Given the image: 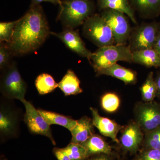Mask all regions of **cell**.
<instances>
[{
	"mask_svg": "<svg viewBox=\"0 0 160 160\" xmlns=\"http://www.w3.org/2000/svg\"><path fill=\"white\" fill-rule=\"evenodd\" d=\"M120 144L123 150L130 154H135L142 145L144 132L135 121L124 126L121 130Z\"/></svg>",
	"mask_w": 160,
	"mask_h": 160,
	"instance_id": "8fae6325",
	"label": "cell"
},
{
	"mask_svg": "<svg viewBox=\"0 0 160 160\" xmlns=\"http://www.w3.org/2000/svg\"><path fill=\"white\" fill-rule=\"evenodd\" d=\"M120 100L117 95L109 92L103 96L101 99L102 108L109 112L116 111L119 107Z\"/></svg>",
	"mask_w": 160,
	"mask_h": 160,
	"instance_id": "d4e9b609",
	"label": "cell"
},
{
	"mask_svg": "<svg viewBox=\"0 0 160 160\" xmlns=\"http://www.w3.org/2000/svg\"><path fill=\"white\" fill-rule=\"evenodd\" d=\"M100 15L110 26L114 35L115 44L126 45L131 33L126 15L111 9H104Z\"/></svg>",
	"mask_w": 160,
	"mask_h": 160,
	"instance_id": "9c48e42d",
	"label": "cell"
},
{
	"mask_svg": "<svg viewBox=\"0 0 160 160\" xmlns=\"http://www.w3.org/2000/svg\"><path fill=\"white\" fill-rule=\"evenodd\" d=\"M140 90L144 102H153L155 98L157 96V86L153 78V72H151L148 74Z\"/></svg>",
	"mask_w": 160,
	"mask_h": 160,
	"instance_id": "44dd1931",
	"label": "cell"
},
{
	"mask_svg": "<svg viewBox=\"0 0 160 160\" xmlns=\"http://www.w3.org/2000/svg\"><path fill=\"white\" fill-rule=\"evenodd\" d=\"M154 49L157 51L158 53L160 55V30L159 32L158 35L157 40Z\"/></svg>",
	"mask_w": 160,
	"mask_h": 160,
	"instance_id": "836d02e7",
	"label": "cell"
},
{
	"mask_svg": "<svg viewBox=\"0 0 160 160\" xmlns=\"http://www.w3.org/2000/svg\"><path fill=\"white\" fill-rule=\"evenodd\" d=\"M38 110L49 126L59 125L65 127L70 132L77 123V120L73 119L69 117L42 109Z\"/></svg>",
	"mask_w": 160,
	"mask_h": 160,
	"instance_id": "ffe728a7",
	"label": "cell"
},
{
	"mask_svg": "<svg viewBox=\"0 0 160 160\" xmlns=\"http://www.w3.org/2000/svg\"><path fill=\"white\" fill-rule=\"evenodd\" d=\"M85 160H112L111 155L105 154V153H101L94 155L86 158Z\"/></svg>",
	"mask_w": 160,
	"mask_h": 160,
	"instance_id": "4dcf8cb0",
	"label": "cell"
},
{
	"mask_svg": "<svg viewBox=\"0 0 160 160\" xmlns=\"http://www.w3.org/2000/svg\"><path fill=\"white\" fill-rule=\"evenodd\" d=\"M39 93L41 95L50 93L58 87V83L48 73H42L37 78L35 82Z\"/></svg>",
	"mask_w": 160,
	"mask_h": 160,
	"instance_id": "7402d4cb",
	"label": "cell"
},
{
	"mask_svg": "<svg viewBox=\"0 0 160 160\" xmlns=\"http://www.w3.org/2000/svg\"><path fill=\"white\" fill-rule=\"evenodd\" d=\"M57 19L65 28L73 29L83 25L93 15L94 6L90 0H63Z\"/></svg>",
	"mask_w": 160,
	"mask_h": 160,
	"instance_id": "7a4b0ae2",
	"label": "cell"
},
{
	"mask_svg": "<svg viewBox=\"0 0 160 160\" xmlns=\"http://www.w3.org/2000/svg\"><path fill=\"white\" fill-rule=\"evenodd\" d=\"M89 61L97 73L119 61L132 62V52L126 45L104 46L92 52Z\"/></svg>",
	"mask_w": 160,
	"mask_h": 160,
	"instance_id": "3957f363",
	"label": "cell"
},
{
	"mask_svg": "<svg viewBox=\"0 0 160 160\" xmlns=\"http://www.w3.org/2000/svg\"><path fill=\"white\" fill-rule=\"evenodd\" d=\"M90 109L92 115V123L100 133L104 136L110 138L113 142L120 144L117 135L119 132L121 131L124 126L108 118L101 116L95 108L90 107Z\"/></svg>",
	"mask_w": 160,
	"mask_h": 160,
	"instance_id": "4fadbf2b",
	"label": "cell"
},
{
	"mask_svg": "<svg viewBox=\"0 0 160 160\" xmlns=\"http://www.w3.org/2000/svg\"><path fill=\"white\" fill-rule=\"evenodd\" d=\"M160 30L156 23H145L138 27L131 32L129 39L132 52L154 48Z\"/></svg>",
	"mask_w": 160,
	"mask_h": 160,
	"instance_id": "52a82bcc",
	"label": "cell"
},
{
	"mask_svg": "<svg viewBox=\"0 0 160 160\" xmlns=\"http://www.w3.org/2000/svg\"><path fill=\"white\" fill-rule=\"evenodd\" d=\"M50 32L41 5L30 6L22 17L18 19L8 45L13 56L28 54L39 48Z\"/></svg>",
	"mask_w": 160,
	"mask_h": 160,
	"instance_id": "6da1fadb",
	"label": "cell"
},
{
	"mask_svg": "<svg viewBox=\"0 0 160 160\" xmlns=\"http://www.w3.org/2000/svg\"><path fill=\"white\" fill-rule=\"evenodd\" d=\"M0 104V138L1 142L16 138L19 134L20 112L9 99L3 97Z\"/></svg>",
	"mask_w": 160,
	"mask_h": 160,
	"instance_id": "8992f818",
	"label": "cell"
},
{
	"mask_svg": "<svg viewBox=\"0 0 160 160\" xmlns=\"http://www.w3.org/2000/svg\"><path fill=\"white\" fill-rule=\"evenodd\" d=\"M52 152L58 160H71L66 153L63 148L54 147Z\"/></svg>",
	"mask_w": 160,
	"mask_h": 160,
	"instance_id": "f546056e",
	"label": "cell"
},
{
	"mask_svg": "<svg viewBox=\"0 0 160 160\" xmlns=\"http://www.w3.org/2000/svg\"><path fill=\"white\" fill-rule=\"evenodd\" d=\"M22 102L26 109L24 121L30 132L49 138L52 143L56 146V143L52 136L50 126L46 122L38 110L36 109L31 102L26 99L23 100Z\"/></svg>",
	"mask_w": 160,
	"mask_h": 160,
	"instance_id": "30bf717a",
	"label": "cell"
},
{
	"mask_svg": "<svg viewBox=\"0 0 160 160\" xmlns=\"http://www.w3.org/2000/svg\"><path fill=\"white\" fill-rule=\"evenodd\" d=\"M13 56L8 44L1 42L0 44V69L4 70L11 64L12 58Z\"/></svg>",
	"mask_w": 160,
	"mask_h": 160,
	"instance_id": "83f0119b",
	"label": "cell"
},
{
	"mask_svg": "<svg viewBox=\"0 0 160 160\" xmlns=\"http://www.w3.org/2000/svg\"><path fill=\"white\" fill-rule=\"evenodd\" d=\"M80 83L79 79L74 72L69 69L60 82L58 83V87L66 96L76 95L83 92L80 87Z\"/></svg>",
	"mask_w": 160,
	"mask_h": 160,
	"instance_id": "ac0fdd59",
	"label": "cell"
},
{
	"mask_svg": "<svg viewBox=\"0 0 160 160\" xmlns=\"http://www.w3.org/2000/svg\"><path fill=\"white\" fill-rule=\"evenodd\" d=\"M100 9L118 10L127 15L133 23H136L134 12L129 4V0H97Z\"/></svg>",
	"mask_w": 160,
	"mask_h": 160,
	"instance_id": "d6986e66",
	"label": "cell"
},
{
	"mask_svg": "<svg viewBox=\"0 0 160 160\" xmlns=\"http://www.w3.org/2000/svg\"><path fill=\"white\" fill-rule=\"evenodd\" d=\"M132 62L148 67H160V55L154 49L132 52Z\"/></svg>",
	"mask_w": 160,
	"mask_h": 160,
	"instance_id": "e0dca14e",
	"label": "cell"
},
{
	"mask_svg": "<svg viewBox=\"0 0 160 160\" xmlns=\"http://www.w3.org/2000/svg\"><path fill=\"white\" fill-rule=\"evenodd\" d=\"M63 149L71 160H85L87 158L86 149L81 144L70 142Z\"/></svg>",
	"mask_w": 160,
	"mask_h": 160,
	"instance_id": "484cf974",
	"label": "cell"
},
{
	"mask_svg": "<svg viewBox=\"0 0 160 160\" xmlns=\"http://www.w3.org/2000/svg\"><path fill=\"white\" fill-rule=\"evenodd\" d=\"M155 80L157 86L158 92L157 96L160 99V73L158 75L157 77L156 78Z\"/></svg>",
	"mask_w": 160,
	"mask_h": 160,
	"instance_id": "d6a6232c",
	"label": "cell"
},
{
	"mask_svg": "<svg viewBox=\"0 0 160 160\" xmlns=\"http://www.w3.org/2000/svg\"><path fill=\"white\" fill-rule=\"evenodd\" d=\"M1 76L0 90L3 97L10 100L25 99L27 85L21 76L15 62L4 69Z\"/></svg>",
	"mask_w": 160,
	"mask_h": 160,
	"instance_id": "5b68a950",
	"label": "cell"
},
{
	"mask_svg": "<svg viewBox=\"0 0 160 160\" xmlns=\"http://www.w3.org/2000/svg\"><path fill=\"white\" fill-rule=\"evenodd\" d=\"M94 126L92 120L88 117L84 116L77 120L76 125L70 131V142L81 144L86 142L95 134Z\"/></svg>",
	"mask_w": 160,
	"mask_h": 160,
	"instance_id": "5bb4252c",
	"label": "cell"
},
{
	"mask_svg": "<svg viewBox=\"0 0 160 160\" xmlns=\"http://www.w3.org/2000/svg\"><path fill=\"white\" fill-rule=\"evenodd\" d=\"M135 8L146 15L160 12V0H130Z\"/></svg>",
	"mask_w": 160,
	"mask_h": 160,
	"instance_id": "603a6c76",
	"label": "cell"
},
{
	"mask_svg": "<svg viewBox=\"0 0 160 160\" xmlns=\"http://www.w3.org/2000/svg\"></svg>",
	"mask_w": 160,
	"mask_h": 160,
	"instance_id": "d590c367",
	"label": "cell"
},
{
	"mask_svg": "<svg viewBox=\"0 0 160 160\" xmlns=\"http://www.w3.org/2000/svg\"><path fill=\"white\" fill-rule=\"evenodd\" d=\"M144 134L142 149L160 150V126Z\"/></svg>",
	"mask_w": 160,
	"mask_h": 160,
	"instance_id": "cb8c5ba5",
	"label": "cell"
},
{
	"mask_svg": "<svg viewBox=\"0 0 160 160\" xmlns=\"http://www.w3.org/2000/svg\"><path fill=\"white\" fill-rule=\"evenodd\" d=\"M96 75L109 76L123 81L126 84H134L137 80V73L134 71L120 66L117 63L102 69Z\"/></svg>",
	"mask_w": 160,
	"mask_h": 160,
	"instance_id": "2e32d148",
	"label": "cell"
},
{
	"mask_svg": "<svg viewBox=\"0 0 160 160\" xmlns=\"http://www.w3.org/2000/svg\"><path fill=\"white\" fill-rule=\"evenodd\" d=\"M136 160H160V150L142 149Z\"/></svg>",
	"mask_w": 160,
	"mask_h": 160,
	"instance_id": "f1b7e54d",
	"label": "cell"
},
{
	"mask_svg": "<svg viewBox=\"0 0 160 160\" xmlns=\"http://www.w3.org/2000/svg\"><path fill=\"white\" fill-rule=\"evenodd\" d=\"M50 34L59 39L66 47L81 57L86 58L88 61L90 59L92 52L86 48L78 30L65 28L59 33L51 32Z\"/></svg>",
	"mask_w": 160,
	"mask_h": 160,
	"instance_id": "7c38bea8",
	"label": "cell"
},
{
	"mask_svg": "<svg viewBox=\"0 0 160 160\" xmlns=\"http://www.w3.org/2000/svg\"><path fill=\"white\" fill-rule=\"evenodd\" d=\"M18 20L10 22L0 23V42L9 44L11 42L15 27Z\"/></svg>",
	"mask_w": 160,
	"mask_h": 160,
	"instance_id": "4316f807",
	"label": "cell"
},
{
	"mask_svg": "<svg viewBox=\"0 0 160 160\" xmlns=\"http://www.w3.org/2000/svg\"><path fill=\"white\" fill-rule=\"evenodd\" d=\"M43 2H48L55 4V5H61L62 1L61 0H31L30 6H36L39 5Z\"/></svg>",
	"mask_w": 160,
	"mask_h": 160,
	"instance_id": "1f68e13d",
	"label": "cell"
},
{
	"mask_svg": "<svg viewBox=\"0 0 160 160\" xmlns=\"http://www.w3.org/2000/svg\"><path fill=\"white\" fill-rule=\"evenodd\" d=\"M3 160H7V159L5 158V159H3Z\"/></svg>",
	"mask_w": 160,
	"mask_h": 160,
	"instance_id": "e575fe53",
	"label": "cell"
},
{
	"mask_svg": "<svg viewBox=\"0 0 160 160\" xmlns=\"http://www.w3.org/2000/svg\"><path fill=\"white\" fill-rule=\"evenodd\" d=\"M82 32L85 37L99 48L115 44L110 26L100 14L89 17L83 25Z\"/></svg>",
	"mask_w": 160,
	"mask_h": 160,
	"instance_id": "277c9868",
	"label": "cell"
},
{
	"mask_svg": "<svg viewBox=\"0 0 160 160\" xmlns=\"http://www.w3.org/2000/svg\"><path fill=\"white\" fill-rule=\"evenodd\" d=\"M135 122L144 134L160 126V104L155 102L138 103L135 107Z\"/></svg>",
	"mask_w": 160,
	"mask_h": 160,
	"instance_id": "ba28073f",
	"label": "cell"
},
{
	"mask_svg": "<svg viewBox=\"0 0 160 160\" xmlns=\"http://www.w3.org/2000/svg\"><path fill=\"white\" fill-rule=\"evenodd\" d=\"M81 144L86 149L87 158L101 153L112 155V147L99 135L93 134Z\"/></svg>",
	"mask_w": 160,
	"mask_h": 160,
	"instance_id": "9a60e30c",
	"label": "cell"
}]
</instances>
